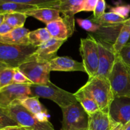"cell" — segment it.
Returning <instances> with one entry per match:
<instances>
[{
  "label": "cell",
  "mask_w": 130,
  "mask_h": 130,
  "mask_svg": "<svg viewBox=\"0 0 130 130\" xmlns=\"http://www.w3.org/2000/svg\"><path fill=\"white\" fill-rule=\"evenodd\" d=\"M33 46H19L0 42V63L11 68H18L27 61L35 60L37 50Z\"/></svg>",
  "instance_id": "obj_1"
},
{
  "label": "cell",
  "mask_w": 130,
  "mask_h": 130,
  "mask_svg": "<svg viewBox=\"0 0 130 130\" xmlns=\"http://www.w3.org/2000/svg\"><path fill=\"white\" fill-rule=\"evenodd\" d=\"M81 88L95 100L100 110L109 114V107L114 96L108 79L97 76L90 77Z\"/></svg>",
  "instance_id": "obj_2"
},
{
  "label": "cell",
  "mask_w": 130,
  "mask_h": 130,
  "mask_svg": "<svg viewBox=\"0 0 130 130\" xmlns=\"http://www.w3.org/2000/svg\"><path fill=\"white\" fill-rule=\"evenodd\" d=\"M3 111L19 125L31 130H54L50 122L41 123L34 114L27 110L17 100H15L5 108H1Z\"/></svg>",
  "instance_id": "obj_3"
},
{
  "label": "cell",
  "mask_w": 130,
  "mask_h": 130,
  "mask_svg": "<svg viewBox=\"0 0 130 130\" xmlns=\"http://www.w3.org/2000/svg\"><path fill=\"white\" fill-rule=\"evenodd\" d=\"M32 96L47 99L54 102L60 107H66L77 102L74 94L66 91L50 82L46 85H30Z\"/></svg>",
  "instance_id": "obj_4"
},
{
  "label": "cell",
  "mask_w": 130,
  "mask_h": 130,
  "mask_svg": "<svg viewBox=\"0 0 130 130\" xmlns=\"http://www.w3.org/2000/svg\"><path fill=\"white\" fill-rule=\"evenodd\" d=\"M108 79L114 97H130V72L118 55Z\"/></svg>",
  "instance_id": "obj_5"
},
{
  "label": "cell",
  "mask_w": 130,
  "mask_h": 130,
  "mask_svg": "<svg viewBox=\"0 0 130 130\" xmlns=\"http://www.w3.org/2000/svg\"><path fill=\"white\" fill-rule=\"evenodd\" d=\"M79 52L83 59V64L89 78L95 77L99 67V48L97 40L91 34L86 38H82Z\"/></svg>",
  "instance_id": "obj_6"
},
{
  "label": "cell",
  "mask_w": 130,
  "mask_h": 130,
  "mask_svg": "<svg viewBox=\"0 0 130 130\" xmlns=\"http://www.w3.org/2000/svg\"><path fill=\"white\" fill-rule=\"evenodd\" d=\"M61 109L63 114L62 130H79L88 128L89 115L78 102Z\"/></svg>",
  "instance_id": "obj_7"
},
{
  "label": "cell",
  "mask_w": 130,
  "mask_h": 130,
  "mask_svg": "<svg viewBox=\"0 0 130 130\" xmlns=\"http://www.w3.org/2000/svg\"><path fill=\"white\" fill-rule=\"evenodd\" d=\"M19 69L34 85H46L50 81L49 62L30 60L20 65Z\"/></svg>",
  "instance_id": "obj_8"
},
{
  "label": "cell",
  "mask_w": 130,
  "mask_h": 130,
  "mask_svg": "<svg viewBox=\"0 0 130 130\" xmlns=\"http://www.w3.org/2000/svg\"><path fill=\"white\" fill-rule=\"evenodd\" d=\"M109 116L114 124L124 126L130 122V97H114L109 107Z\"/></svg>",
  "instance_id": "obj_9"
},
{
  "label": "cell",
  "mask_w": 130,
  "mask_h": 130,
  "mask_svg": "<svg viewBox=\"0 0 130 130\" xmlns=\"http://www.w3.org/2000/svg\"><path fill=\"white\" fill-rule=\"evenodd\" d=\"M97 42L99 48V67L95 76L108 79L118 55L113 52L112 46L99 40H97Z\"/></svg>",
  "instance_id": "obj_10"
},
{
  "label": "cell",
  "mask_w": 130,
  "mask_h": 130,
  "mask_svg": "<svg viewBox=\"0 0 130 130\" xmlns=\"http://www.w3.org/2000/svg\"><path fill=\"white\" fill-rule=\"evenodd\" d=\"M30 85L12 83L0 89V108H5L15 100L31 96Z\"/></svg>",
  "instance_id": "obj_11"
},
{
  "label": "cell",
  "mask_w": 130,
  "mask_h": 130,
  "mask_svg": "<svg viewBox=\"0 0 130 130\" xmlns=\"http://www.w3.org/2000/svg\"><path fill=\"white\" fill-rule=\"evenodd\" d=\"M84 2L85 0H60L58 10L63 15L62 19L68 27L70 36L74 31V15L82 11Z\"/></svg>",
  "instance_id": "obj_12"
},
{
  "label": "cell",
  "mask_w": 130,
  "mask_h": 130,
  "mask_svg": "<svg viewBox=\"0 0 130 130\" xmlns=\"http://www.w3.org/2000/svg\"><path fill=\"white\" fill-rule=\"evenodd\" d=\"M64 42L65 41L51 38L38 47L34 54L35 60L41 62H50L57 57V52Z\"/></svg>",
  "instance_id": "obj_13"
},
{
  "label": "cell",
  "mask_w": 130,
  "mask_h": 130,
  "mask_svg": "<svg viewBox=\"0 0 130 130\" xmlns=\"http://www.w3.org/2000/svg\"><path fill=\"white\" fill-rule=\"evenodd\" d=\"M50 71L86 72L82 62L74 60L69 57H57L49 62Z\"/></svg>",
  "instance_id": "obj_14"
},
{
  "label": "cell",
  "mask_w": 130,
  "mask_h": 130,
  "mask_svg": "<svg viewBox=\"0 0 130 130\" xmlns=\"http://www.w3.org/2000/svg\"><path fill=\"white\" fill-rule=\"evenodd\" d=\"M29 32L30 30L24 27L15 28L10 32L5 35L0 36V42L13 45H30L28 38Z\"/></svg>",
  "instance_id": "obj_15"
},
{
  "label": "cell",
  "mask_w": 130,
  "mask_h": 130,
  "mask_svg": "<svg viewBox=\"0 0 130 130\" xmlns=\"http://www.w3.org/2000/svg\"><path fill=\"white\" fill-rule=\"evenodd\" d=\"M115 124L110 119L109 114L100 110L89 115L87 130H111Z\"/></svg>",
  "instance_id": "obj_16"
},
{
  "label": "cell",
  "mask_w": 130,
  "mask_h": 130,
  "mask_svg": "<svg viewBox=\"0 0 130 130\" xmlns=\"http://www.w3.org/2000/svg\"><path fill=\"white\" fill-rule=\"evenodd\" d=\"M28 17H32L47 25L52 22L60 20V12L58 10L52 8H40L30 10L26 13Z\"/></svg>",
  "instance_id": "obj_17"
},
{
  "label": "cell",
  "mask_w": 130,
  "mask_h": 130,
  "mask_svg": "<svg viewBox=\"0 0 130 130\" xmlns=\"http://www.w3.org/2000/svg\"><path fill=\"white\" fill-rule=\"evenodd\" d=\"M74 96L77 101L81 104L88 115H91L100 111L99 105L95 100L82 88L75 93Z\"/></svg>",
  "instance_id": "obj_18"
},
{
  "label": "cell",
  "mask_w": 130,
  "mask_h": 130,
  "mask_svg": "<svg viewBox=\"0 0 130 130\" xmlns=\"http://www.w3.org/2000/svg\"><path fill=\"white\" fill-rule=\"evenodd\" d=\"M46 29L48 30L52 38L66 41L70 37L68 27L63 19L49 23L46 26Z\"/></svg>",
  "instance_id": "obj_19"
},
{
  "label": "cell",
  "mask_w": 130,
  "mask_h": 130,
  "mask_svg": "<svg viewBox=\"0 0 130 130\" xmlns=\"http://www.w3.org/2000/svg\"><path fill=\"white\" fill-rule=\"evenodd\" d=\"M36 8H39L32 5L18 3L11 1H0V13L6 14L11 13H26L27 11Z\"/></svg>",
  "instance_id": "obj_20"
},
{
  "label": "cell",
  "mask_w": 130,
  "mask_h": 130,
  "mask_svg": "<svg viewBox=\"0 0 130 130\" xmlns=\"http://www.w3.org/2000/svg\"><path fill=\"white\" fill-rule=\"evenodd\" d=\"M130 38V18L125 20L122 26L119 34L112 46L113 52L117 55H119L124 46L129 42Z\"/></svg>",
  "instance_id": "obj_21"
},
{
  "label": "cell",
  "mask_w": 130,
  "mask_h": 130,
  "mask_svg": "<svg viewBox=\"0 0 130 130\" xmlns=\"http://www.w3.org/2000/svg\"><path fill=\"white\" fill-rule=\"evenodd\" d=\"M17 100L34 116H37L42 113L48 112L47 109L42 105L38 96H27Z\"/></svg>",
  "instance_id": "obj_22"
},
{
  "label": "cell",
  "mask_w": 130,
  "mask_h": 130,
  "mask_svg": "<svg viewBox=\"0 0 130 130\" xmlns=\"http://www.w3.org/2000/svg\"><path fill=\"white\" fill-rule=\"evenodd\" d=\"M51 38L52 37L46 27L39 28L36 30L30 31L28 34L30 44L36 48L45 43Z\"/></svg>",
  "instance_id": "obj_23"
},
{
  "label": "cell",
  "mask_w": 130,
  "mask_h": 130,
  "mask_svg": "<svg viewBox=\"0 0 130 130\" xmlns=\"http://www.w3.org/2000/svg\"><path fill=\"white\" fill-rule=\"evenodd\" d=\"M91 20L94 22L99 24L100 26H111L124 22L126 19H123L116 13L109 11L105 13L99 19H95L91 17Z\"/></svg>",
  "instance_id": "obj_24"
},
{
  "label": "cell",
  "mask_w": 130,
  "mask_h": 130,
  "mask_svg": "<svg viewBox=\"0 0 130 130\" xmlns=\"http://www.w3.org/2000/svg\"><path fill=\"white\" fill-rule=\"evenodd\" d=\"M3 1H11L18 3L32 5L39 8H52L58 10L60 0H0Z\"/></svg>",
  "instance_id": "obj_25"
},
{
  "label": "cell",
  "mask_w": 130,
  "mask_h": 130,
  "mask_svg": "<svg viewBox=\"0 0 130 130\" xmlns=\"http://www.w3.org/2000/svg\"><path fill=\"white\" fill-rule=\"evenodd\" d=\"M27 15L22 13H11L5 14V22L8 24L13 29L23 27L25 24Z\"/></svg>",
  "instance_id": "obj_26"
},
{
  "label": "cell",
  "mask_w": 130,
  "mask_h": 130,
  "mask_svg": "<svg viewBox=\"0 0 130 130\" xmlns=\"http://www.w3.org/2000/svg\"><path fill=\"white\" fill-rule=\"evenodd\" d=\"M15 68L0 66V89H2L13 83V77Z\"/></svg>",
  "instance_id": "obj_27"
},
{
  "label": "cell",
  "mask_w": 130,
  "mask_h": 130,
  "mask_svg": "<svg viewBox=\"0 0 130 130\" xmlns=\"http://www.w3.org/2000/svg\"><path fill=\"white\" fill-rule=\"evenodd\" d=\"M76 22H77L79 26L81 27L84 30L93 33L97 32L101 27V26L99 24L94 22L91 19L90 20V19H77Z\"/></svg>",
  "instance_id": "obj_28"
},
{
  "label": "cell",
  "mask_w": 130,
  "mask_h": 130,
  "mask_svg": "<svg viewBox=\"0 0 130 130\" xmlns=\"http://www.w3.org/2000/svg\"><path fill=\"white\" fill-rule=\"evenodd\" d=\"M110 11L116 13L123 17V19H128L130 13V5H119L115 6L110 7Z\"/></svg>",
  "instance_id": "obj_29"
},
{
  "label": "cell",
  "mask_w": 130,
  "mask_h": 130,
  "mask_svg": "<svg viewBox=\"0 0 130 130\" xmlns=\"http://www.w3.org/2000/svg\"><path fill=\"white\" fill-rule=\"evenodd\" d=\"M118 55L121 57L123 63L130 72V42L124 46Z\"/></svg>",
  "instance_id": "obj_30"
},
{
  "label": "cell",
  "mask_w": 130,
  "mask_h": 130,
  "mask_svg": "<svg viewBox=\"0 0 130 130\" xmlns=\"http://www.w3.org/2000/svg\"><path fill=\"white\" fill-rule=\"evenodd\" d=\"M19 125L15 121L6 115L0 108V129L11 126Z\"/></svg>",
  "instance_id": "obj_31"
},
{
  "label": "cell",
  "mask_w": 130,
  "mask_h": 130,
  "mask_svg": "<svg viewBox=\"0 0 130 130\" xmlns=\"http://www.w3.org/2000/svg\"><path fill=\"white\" fill-rule=\"evenodd\" d=\"M13 82L16 84H27L32 85V83L19 69V68H15V72L13 77Z\"/></svg>",
  "instance_id": "obj_32"
},
{
  "label": "cell",
  "mask_w": 130,
  "mask_h": 130,
  "mask_svg": "<svg viewBox=\"0 0 130 130\" xmlns=\"http://www.w3.org/2000/svg\"><path fill=\"white\" fill-rule=\"evenodd\" d=\"M106 2L105 0H99L98 3L95 7L93 11V19H99V17L105 13V9H106Z\"/></svg>",
  "instance_id": "obj_33"
},
{
  "label": "cell",
  "mask_w": 130,
  "mask_h": 130,
  "mask_svg": "<svg viewBox=\"0 0 130 130\" xmlns=\"http://www.w3.org/2000/svg\"><path fill=\"white\" fill-rule=\"evenodd\" d=\"M99 0H85L82 11H93L95 10V7L98 3Z\"/></svg>",
  "instance_id": "obj_34"
},
{
  "label": "cell",
  "mask_w": 130,
  "mask_h": 130,
  "mask_svg": "<svg viewBox=\"0 0 130 130\" xmlns=\"http://www.w3.org/2000/svg\"><path fill=\"white\" fill-rule=\"evenodd\" d=\"M13 29V28L12 27H11L10 25H9L8 24L4 22L0 25V36L5 35V34H7V33L10 32Z\"/></svg>",
  "instance_id": "obj_35"
},
{
  "label": "cell",
  "mask_w": 130,
  "mask_h": 130,
  "mask_svg": "<svg viewBox=\"0 0 130 130\" xmlns=\"http://www.w3.org/2000/svg\"><path fill=\"white\" fill-rule=\"evenodd\" d=\"M0 130H31L29 128H26V127L22 126L20 125L16 126H8L6 128H4Z\"/></svg>",
  "instance_id": "obj_36"
},
{
  "label": "cell",
  "mask_w": 130,
  "mask_h": 130,
  "mask_svg": "<svg viewBox=\"0 0 130 130\" xmlns=\"http://www.w3.org/2000/svg\"><path fill=\"white\" fill-rule=\"evenodd\" d=\"M123 126H124L122 125V124H116L115 125L112 127L111 130H121V129Z\"/></svg>",
  "instance_id": "obj_37"
},
{
  "label": "cell",
  "mask_w": 130,
  "mask_h": 130,
  "mask_svg": "<svg viewBox=\"0 0 130 130\" xmlns=\"http://www.w3.org/2000/svg\"><path fill=\"white\" fill-rule=\"evenodd\" d=\"M5 14L0 13V25L5 22Z\"/></svg>",
  "instance_id": "obj_38"
},
{
  "label": "cell",
  "mask_w": 130,
  "mask_h": 130,
  "mask_svg": "<svg viewBox=\"0 0 130 130\" xmlns=\"http://www.w3.org/2000/svg\"><path fill=\"white\" fill-rule=\"evenodd\" d=\"M123 130H130V122L124 126Z\"/></svg>",
  "instance_id": "obj_39"
},
{
  "label": "cell",
  "mask_w": 130,
  "mask_h": 130,
  "mask_svg": "<svg viewBox=\"0 0 130 130\" xmlns=\"http://www.w3.org/2000/svg\"><path fill=\"white\" fill-rule=\"evenodd\" d=\"M79 130H87V128H86V129H79Z\"/></svg>",
  "instance_id": "obj_40"
},
{
  "label": "cell",
  "mask_w": 130,
  "mask_h": 130,
  "mask_svg": "<svg viewBox=\"0 0 130 130\" xmlns=\"http://www.w3.org/2000/svg\"><path fill=\"white\" fill-rule=\"evenodd\" d=\"M123 128H124V126H123V128H121V130H123Z\"/></svg>",
  "instance_id": "obj_41"
},
{
  "label": "cell",
  "mask_w": 130,
  "mask_h": 130,
  "mask_svg": "<svg viewBox=\"0 0 130 130\" xmlns=\"http://www.w3.org/2000/svg\"><path fill=\"white\" fill-rule=\"evenodd\" d=\"M3 66V65L2 64H1V63H0V66Z\"/></svg>",
  "instance_id": "obj_42"
},
{
  "label": "cell",
  "mask_w": 130,
  "mask_h": 130,
  "mask_svg": "<svg viewBox=\"0 0 130 130\" xmlns=\"http://www.w3.org/2000/svg\"><path fill=\"white\" fill-rule=\"evenodd\" d=\"M129 42H130V38H129Z\"/></svg>",
  "instance_id": "obj_43"
},
{
  "label": "cell",
  "mask_w": 130,
  "mask_h": 130,
  "mask_svg": "<svg viewBox=\"0 0 130 130\" xmlns=\"http://www.w3.org/2000/svg\"></svg>",
  "instance_id": "obj_44"
}]
</instances>
